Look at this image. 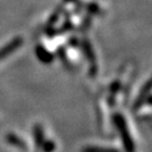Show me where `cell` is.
<instances>
[{
  "label": "cell",
  "mask_w": 152,
  "mask_h": 152,
  "mask_svg": "<svg viewBox=\"0 0 152 152\" xmlns=\"http://www.w3.org/2000/svg\"><path fill=\"white\" fill-rule=\"evenodd\" d=\"M21 43H22V39L17 37V38H15V39H13L10 43L5 45L4 47L0 50V60L2 59V58H4V57H7V55L12 54L16 49H18V48L21 45Z\"/></svg>",
  "instance_id": "1"
}]
</instances>
